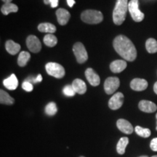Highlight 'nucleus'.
Returning a JSON list of instances; mask_svg holds the SVG:
<instances>
[{
	"mask_svg": "<svg viewBox=\"0 0 157 157\" xmlns=\"http://www.w3.org/2000/svg\"><path fill=\"white\" fill-rule=\"evenodd\" d=\"M80 157H84V156H80Z\"/></svg>",
	"mask_w": 157,
	"mask_h": 157,
	"instance_id": "ea45409f",
	"label": "nucleus"
},
{
	"mask_svg": "<svg viewBox=\"0 0 157 157\" xmlns=\"http://www.w3.org/2000/svg\"><path fill=\"white\" fill-rule=\"evenodd\" d=\"M67 3L70 7H72L75 4V1L74 0H67Z\"/></svg>",
	"mask_w": 157,
	"mask_h": 157,
	"instance_id": "2f4dec72",
	"label": "nucleus"
},
{
	"mask_svg": "<svg viewBox=\"0 0 157 157\" xmlns=\"http://www.w3.org/2000/svg\"><path fill=\"white\" fill-rule=\"evenodd\" d=\"M156 120H157V113H156ZM156 130H157V124H156Z\"/></svg>",
	"mask_w": 157,
	"mask_h": 157,
	"instance_id": "e433bc0d",
	"label": "nucleus"
},
{
	"mask_svg": "<svg viewBox=\"0 0 157 157\" xmlns=\"http://www.w3.org/2000/svg\"><path fill=\"white\" fill-rule=\"evenodd\" d=\"M26 45L28 47L29 50L31 52H34V53L39 52L42 49V44H41L40 41L36 36H34V35H30V36H28V38L26 39Z\"/></svg>",
	"mask_w": 157,
	"mask_h": 157,
	"instance_id": "6e6552de",
	"label": "nucleus"
},
{
	"mask_svg": "<svg viewBox=\"0 0 157 157\" xmlns=\"http://www.w3.org/2000/svg\"><path fill=\"white\" fill-rule=\"evenodd\" d=\"M57 111H58L57 105L53 102L49 103L45 107V113L48 116H53L57 113Z\"/></svg>",
	"mask_w": 157,
	"mask_h": 157,
	"instance_id": "bb28decb",
	"label": "nucleus"
},
{
	"mask_svg": "<svg viewBox=\"0 0 157 157\" xmlns=\"http://www.w3.org/2000/svg\"><path fill=\"white\" fill-rule=\"evenodd\" d=\"M113 48L121 57L127 61H133L137 57V50L129 39L124 35L116 37L113 42Z\"/></svg>",
	"mask_w": 157,
	"mask_h": 157,
	"instance_id": "f257e3e1",
	"label": "nucleus"
},
{
	"mask_svg": "<svg viewBox=\"0 0 157 157\" xmlns=\"http://www.w3.org/2000/svg\"><path fill=\"white\" fill-rule=\"evenodd\" d=\"M128 0H117L113 11V21L116 25L122 24L128 10Z\"/></svg>",
	"mask_w": 157,
	"mask_h": 157,
	"instance_id": "f03ea898",
	"label": "nucleus"
},
{
	"mask_svg": "<svg viewBox=\"0 0 157 157\" xmlns=\"http://www.w3.org/2000/svg\"><path fill=\"white\" fill-rule=\"evenodd\" d=\"M5 87L10 90H14L18 86V81H17L16 76L15 74H12L10 77L5 78L3 81Z\"/></svg>",
	"mask_w": 157,
	"mask_h": 157,
	"instance_id": "f3484780",
	"label": "nucleus"
},
{
	"mask_svg": "<svg viewBox=\"0 0 157 157\" xmlns=\"http://www.w3.org/2000/svg\"><path fill=\"white\" fill-rule=\"evenodd\" d=\"M128 10L135 22H140L144 19V14L139 10L138 0H131L128 5Z\"/></svg>",
	"mask_w": 157,
	"mask_h": 157,
	"instance_id": "39448f33",
	"label": "nucleus"
},
{
	"mask_svg": "<svg viewBox=\"0 0 157 157\" xmlns=\"http://www.w3.org/2000/svg\"><path fill=\"white\" fill-rule=\"evenodd\" d=\"M130 87L135 91H143L148 87V82L143 78H134L131 82Z\"/></svg>",
	"mask_w": 157,
	"mask_h": 157,
	"instance_id": "4468645a",
	"label": "nucleus"
},
{
	"mask_svg": "<svg viewBox=\"0 0 157 157\" xmlns=\"http://www.w3.org/2000/svg\"><path fill=\"white\" fill-rule=\"evenodd\" d=\"M43 41H44V44L48 47H50V48H52V47L56 46L57 43H58L57 37L52 34H47L44 37V39H43Z\"/></svg>",
	"mask_w": 157,
	"mask_h": 157,
	"instance_id": "393cba45",
	"label": "nucleus"
},
{
	"mask_svg": "<svg viewBox=\"0 0 157 157\" xmlns=\"http://www.w3.org/2000/svg\"><path fill=\"white\" fill-rule=\"evenodd\" d=\"M31 55L28 52H25L23 51L20 53L18 58H17V63L18 66L21 67H24L25 66H26V64L28 63L29 60H30Z\"/></svg>",
	"mask_w": 157,
	"mask_h": 157,
	"instance_id": "5701e85b",
	"label": "nucleus"
},
{
	"mask_svg": "<svg viewBox=\"0 0 157 157\" xmlns=\"http://www.w3.org/2000/svg\"><path fill=\"white\" fill-rule=\"evenodd\" d=\"M120 81L117 77H109L104 83V90L108 95H111L119 88Z\"/></svg>",
	"mask_w": 157,
	"mask_h": 157,
	"instance_id": "0eeeda50",
	"label": "nucleus"
},
{
	"mask_svg": "<svg viewBox=\"0 0 157 157\" xmlns=\"http://www.w3.org/2000/svg\"><path fill=\"white\" fill-rule=\"evenodd\" d=\"M135 132L137 133L139 136L142 137H148L151 135V130L147 128H143L140 126H137L135 128Z\"/></svg>",
	"mask_w": 157,
	"mask_h": 157,
	"instance_id": "a878e982",
	"label": "nucleus"
},
{
	"mask_svg": "<svg viewBox=\"0 0 157 157\" xmlns=\"http://www.w3.org/2000/svg\"><path fill=\"white\" fill-rule=\"evenodd\" d=\"M151 157H157V155H156V156H151Z\"/></svg>",
	"mask_w": 157,
	"mask_h": 157,
	"instance_id": "58836bf2",
	"label": "nucleus"
},
{
	"mask_svg": "<svg viewBox=\"0 0 157 157\" xmlns=\"http://www.w3.org/2000/svg\"><path fill=\"white\" fill-rule=\"evenodd\" d=\"M58 2L59 0H50V4L51 7H52V8H55V7H58Z\"/></svg>",
	"mask_w": 157,
	"mask_h": 157,
	"instance_id": "7c9ffc66",
	"label": "nucleus"
},
{
	"mask_svg": "<svg viewBox=\"0 0 157 157\" xmlns=\"http://www.w3.org/2000/svg\"><path fill=\"white\" fill-rule=\"evenodd\" d=\"M117 125L118 129L122 132L123 133H125V134L129 135L132 134L134 131V129H133L132 125L127 120H125V119H120L117 121Z\"/></svg>",
	"mask_w": 157,
	"mask_h": 157,
	"instance_id": "9b49d317",
	"label": "nucleus"
},
{
	"mask_svg": "<svg viewBox=\"0 0 157 157\" xmlns=\"http://www.w3.org/2000/svg\"><path fill=\"white\" fill-rule=\"evenodd\" d=\"M42 81V77L41 74H39L38 76L36 78V82H40Z\"/></svg>",
	"mask_w": 157,
	"mask_h": 157,
	"instance_id": "473e14b6",
	"label": "nucleus"
},
{
	"mask_svg": "<svg viewBox=\"0 0 157 157\" xmlns=\"http://www.w3.org/2000/svg\"><path fill=\"white\" fill-rule=\"evenodd\" d=\"M72 87L76 93H78L80 95H83L87 91V86H86L85 82L80 78H76L74 80L72 83Z\"/></svg>",
	"mask_w": 157,
	"mask_h": 157,
	"instance_id": "dca6fc26",
	"label": "nucleus"
},
{
	"mask_svg": "<svg viewBox=\"0 0 157 157\" xmlns=\"http://www.w3.org/2000/svg\"><path fill=\"white\" fill-rule=\"evenodd\" d=\"M150 148L154 151H157V137L152 139L150 143Z\"/></svg>",
	"mask_w": 157,
	"mask_h": 157,
	"instance_id": "c756f323",
	"label": "nucleus"
},
{
	"mask_svg": "<svg viewBox=\"0 0 157 157\" xmlns=\"http://www.w3.org/2000/svg\"><path fill=\"white\" fill-rule=\"evenodd\" d=\"M44 2L46 5H48V4H50V0H44Z\"/></svg>",
	"mask_w": 157,
	"mask_h": 157,
	"instance_id": "c9c22d12",
	"label": "nucleus"
},
{
	"mask_svg": "<svg viewBox=\"0 0 157 157\" xmlns=\"http://www.w3.org/2000/svg\"><path fill=\"white\" fill-rule=\"evenodd\" d=\"M38 30L40 31V32L43 33H50V34H52V33H54L56 31V25L50 23H40L38 25Z\"/></svg>",
	"mask_w": 157,
	"mask_h": 157,
	"instance_id": "6ab92c4d",
	"label": "nucleus"
},
{
	"mask_svg": "<svg viewBox=\"0 0 157 157\" xmlns=\"http://www.w3.org/2000/svg\"><path fill=\"white\" fill-rule=\"evenodd\" d=\"M127 67V62L122 60H114L110 64V69L113 73H120Z\"/></svg>",
	"mask_w": 157,
	"mask_h": 157,
	"instance_id": "2eb2a0df",
	"label": "nucleus"
},
{
	"mask_svg": "<svg viewBox=\"0 0 157 157\" xmlns=\"http://www.w3.org/2000/svg\"><path fill=\"white\" fill-rule=\"evenodd\" d=\"M0 103L5 104V105H13L15 103V100L8 93L1 90H0Z\"/></svg>",
	"mask_w": 157,
	"mask_h": 157,
	"instance_id": "aec40b11",
	"label": "nucleus"
},
{
	"mask_svg": "<svg viewBox=\"0 0 157 157\" xmlns=\"http://www.w3.org/2000/svg\"><path fill=\"white\" fill-rule=\"evenodd\" d=\"M138 107L140 111L146 113H154L157 109L156 105L154 103L149 101H145V100L140 101Z\"/></svg>",
	"mask_w": 157,
	"mask_h": 157,
	"instance_id": "ddd939ff",
	"label": "nucleus"
},
{
	"mask_svg": "<svg viewBox=\"0 0 157 157\" xmlns=\"http://www.w3.org/2000/svg\"><path fill=\"white\" fill-rule=\"evenodd\" d=\"M2 1H3L6 4V3H11V2L13 1V0H2Z\"/></svg>",
	"mask_w": 157,
	"mask_h": 157,
	"instance_id": "f704fd0d",
	"label": "nucleus"
},
{
	"mask_svg": "<svg viewBox=\"0 0 157 157\" xmlns=\"http://www.w3.org/2000/svg\"><path fill=\"white\" fill-rule=\"evenodd\" d=\"M5 48L7 52L14 56V55H16L19 52L20 50H21V45L15 42L14 41L8 40L7 41L5 44Z\"/></svg>",
	"mask_w": 157,
	"mask_h": 157,
	"instance_id": "a211bd4d",
	"label": "nucleus"
},
{
	"mask_svg": "<svg viewBox=\"0 0 157 157\" xmlns=\"http://www.w3.org/2000/svg\"><path fill=\"white\" fill-rule=\"evenodd\" d=\"M124 96L121 93L114 94L109 101V106L111 110H117L120 109L123 105Z\"/></svg>",
	"mask_w": 157,
	"mask_h": 157,
	"instance_id": "1a4fd4ad",
	"label": "nucleus"
},
{
	"mask_svg": "<svg viewBox=\"0 0 157 157\" xmlns=\"http://www.w3.org/2000/svg\"><path fill=\"white\" fill-rule=\"evenodd\" d=\"M85 76L87 78V81L89 82V83L93 87H96V86H98L100 84V82H101L100 76L96 74V72L93 68H89L86 70Z\"/></svg>",
	"mask_w": 157,
	"mask_h": 157,
	"instance_id": "9d476101",
	"label": "nucleus"
},
{
	"mask_svg": "<svg viewBox=\"0 0 157 157\" xmlns=\"http://www.w3.org/2000/svg\"><path fill=\"white\" fill-rule=\"evenodd\" d=\"M57 18H58V23L61 25H64L67 24L69 21L71 15L67 10L63 8H60L56 11Z\"/></svg>",
	"mask_w": 157,
	"mask_h": 157,
	"instance_id": "f8f14e48",
	"label": "nucleus"
},
{
	"mask_svg": "<svg viewBox=\"0 0 157 157\" xmlns=\"http://www.w3.org/2000/svg\"><path fill=\"white\" fill-rule=\"evenodd\" d=\"M154 90L155 93L157 95V82L154 84Z\"/></svg>",
	"mask_w": 157,
	"mask_h": 157,
	"instance_id": "72a5a7b5",
	"label": "nucleus"
},
{
	"mask_svg": "<svg viewBox=\"0 0 157 157\" xmlns=\"http://www.w3.org/2000/svg\"><path fill=\"white\" fill-rule=\"evenodd\" d=\"M63 93L64 95H66V96H69V97H72L75 95L76 92L74 91L73 87L72 85H66V87L63 88Z\"/></svg>",
	"mask_w": 157,
	"mask_h": 157,
	"instance_id": "cd10ccee",
	"label": "nucleus"
},
{
	"mask_svg": "<svg viewBox=\"0 0 157 157\" xmlns=\"http://www.w3.org/2000/svg\"><path fill=\"white\" fill-rule=\"evenodd\" d=\"M129 143V139L126 137H121L119 142L117 143V151L119 154L122 155L125 153V149L127 148V146Z\"/></svg>",
	"mask_w": 157,
	"mask_h": 157,
	"instance_id": "4be33fe9",
	"label": "nucleus"
},
{
	"mask_svg": "<svg viewBox=\"0 0 157 157\" xmlns=\"http://www.w3.org/2000/svg\"><path fill=\"white\" fill-rule=\"evenodd\" d=\"M23 89L25 90L26 92H31L32 91L33 89H34V87H33V84L31 83L30 82L25 81L22 84Z\"/></svg>",
	"mask_w": 157,
	"mask_h": 157,
	"instance_id": "c85d7f7f",
	"label": "nucleus"
},
{
	"mask_svg": "<svg viewBox=\"0 0 157 157\" xmlns=\"http://www.w3.org/2000/svg\"><path fill=\"white\" fill-rule=\"evenodd\" d=\"M45 68L49 75L53 77L61 78L65 76L64 68L57 63H48L45 66Z\"/></svg>",
	"mask_w": 157,
	"mask_h": 157,
	"instance_id": "20e7f679",
	"label": "nucleus"
},
{
	"mask_svg": "<svg viewBox=\"0 0 157 157\" xmlns=\"http://www.w3.org/2000/svg\"><path fill=\"white\" fill-rule=\"evenodd\" d=\"M81 19L88 24H98L103 20V15L101 12L95 10H87L81 15Z\"/></svg>",
	"mask_w": 157,
	"mask_h": 157,
	"instance_id": "7ed1b4c3",
	"label": "nucleus"
},
{
	"mask_svg": "<svg viewBox=\"0 0 157 157\" xmlns=\"http://www.w3.org/2000/svg\"><path fill=\"white\" fill-rule=\"evenodd\" d=\"M146 48L149 53H156L157 52V41L153 38L148 39L146 41Z\"/></svg>",
	"mask_w": 157,
	"mask_h": 157,
	"instance_id": "b1692460",
	"label": "nucleus"
},
{
	"mask_svg": "<svg viewBox=\"0 0 157 157\" xmlns=\"http://www.w3.org/2000/svg\"><path fill=\"white\" fill-rule=\"evenodd\" d=\"M17 10H18L17 6L13 3H6L1 8V12L5 15H7L11 13H16Z\"/></svg>",
	"mask_w": 157,
	"mask_h": 157,
	"instance_id": "412c9836",
	"label": "nucleus"
},
{
	"mask_svg": "<svg viewBox=\"0 0 157 157\" xmlns=\"http://www.w3.org/2000/svg\"><path fill=\"white\" fill-rule=\"evenodd\" d=\"M140 157H148V156H141Z\"/></svg>",
	"mask_w": 157,
	"mask_h": 157,
	"instance_id": "4c0bfd02",
	"label": "nucleus"
},
{
	"mask_svg": "<svg viewBox=\"0 0 157 157\" xmlns=\"http://www.w3.org/2000/svg\"><path fill=\"white\" fill-rule=\"evenodd\" d=\"M73 52L78 63H84L88 59V55L84 44L81 42H76L73 47Z\"/></svg>",
	"mask_w": 157,
	"mask_h": 157,
	"instance_id": "423d86ee",
	"label": "nucleus"
}]
</instances>
